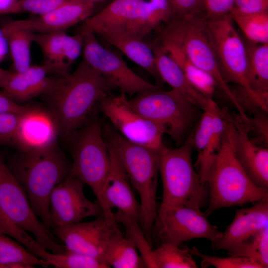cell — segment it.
I'll return each instance as SVG.
<instances>
[{
  "label": "cell",
  "instance_id": "25",
  "mask_svg": "<svg viewBox=\"0 0 268 268\" xmlns=\"http://www.w3.org/2000/svg\"><path fill=\"white\" fill-rule=\"evenodd\" d=\"M96 35L146 70L154 79L156 85L159 86L163 82L158 72L151 47L143 38L128 32L115 30H104Z\"/></svg>",
  "mask_w": 268,
  "mask_h": 268
},
{
  "label": "cell",
  "instance_id": "7",
  "mask_svg": "<svg viewBox=\"0 0 268 268\" xmlns=\"http://www.w3.org/2000/svg\"><path fill=\"white\" fill-rule=\"evenodd\" d=\"M193 134L176 148L164 146L159 172L162 182V204L201 209L208 197L207 184L201 182L192 160Z\"/></svg>",
  "mask_w": 268,
  "mask_h": 268
},
{
  "label": "cell",
  "instance_id": "24",
  "mask_svg": "<svg viewBox=\"0 0 268 268\" xmlns=\"http://www.w3.org/2000/svg\"><path fill=\"white\" fill-rule=\"evenodd\" d=\"M50 75L43 65H31L21 72L11 71L1 89L9 98L20 104L39 95L47 96L57 77Z\"/></svg>",
  "mask_w": 268,
  "mask_h": 268
},
{
  "label": "cell",
  "instance_id": "27",
  "mask_svg": "<svg viewBox=\"0 0 268 268\" xmlns=\"http://www.w3.org/2000/svg\"><path fill=\"white\" fill-rule=\"evenodd\" d=\"M104 260L114 268H143L146 264L133 241L120 231L115 233L106 247Z\"/></svg>",
  "mask_w": 268,
  "mask_h": 268
},
{
  "label": "cell",
  "instance_id": "35",
  "mask_svg": "<svg viewBox=\"0 0 268 268\" xmlns=\"http://www.w3.org/2000/svg\"><path fill=\"white\" fill-rule=\"evenodd\" d=\"M44 260L57 268H109L105 261L83 254L67 250L63 253L47 251Z\"/></svg>",
  "mask_w": 268,
  "mask_h": 268
},
{
  "label": "cell",
  "instance_id": "47",
  "mask_svg": "<svg viewBox=\"0 0 268 268\" xmlns=\"http://www.w3.org/2000/svg\"><path fill=\"white\" fill-rule=\"evenodd\" d=\"M9 53L7 38L2 29L0 28V62H1Z\"/></svg>",
  "mask_w": 268,
  "mask_h": 268
},
{
  "label": "cell",
  "instance_id": "29",
  "mask_svg": "<svg viewBox=\"0 0 268 268\" xmlns=\"http://www.w3.org/2000/svg\"><path fill=\"white\" fill-rule=\"evenodd\" d=\"M47 268L45 260L32 254L23 245L0 232V268Z\"/></svg>",
  "mask_w": 268,
  "mask_h": 268
},
{
  "label": "cell",
  "instance_id": "34",
  "mask_svg": "<svg viewBox=\"0 0 268 268\" xmlns=\"http://www.w3.org/2000/svg\"><path fill=\"white\" fill-rule=\"evenodd\" d=\"M169 0H146L144 15L137 32V36L144 38L161 23L172 18Z\"/></svg>",
  "mask_w": 268,
  "mask_h": 268
},
{
  "label": "cell",
  "instance_id": "18",
  "mask_svg": "<svg viewBox=\"0 0 268 268\" xmlns=\"http://www.w3.org/2000/svg\"><path fill=\"white\" fill-rule=\"evenodd\" d=\"M33 40L41 51L42 65L56 76L69 73L70 67L82 52L83 37L79 32L74 35L66 32L34 33Z\"/></svg>",
  "mask_w": 268,
  "mask_h": 268
},
{
  "label": "cell",
  "instance_id": "12",
  "mask_svg": "<svg viewBox=\"0 0 268 268\" xmlns=\"http://www.w3.org/2000/svg\"><path fill=\"white\" fill-rule=\"evenodd\" d=\"M83 60L115 88L131 96L157 85L149 83L133 71L118 53L102 45L96 34L81 25Z\"/></svg>",
  "mask_w": 268,
  "mask_h": 268
},
{
  "label": "cell",
  "instance_id": "36",
  "mask_svg": "<svg viewBox=\"0 0 268 268\" xmlns=\"http://www.w3.org/2000/svg\"><path fill=\"white\" fill-rule=\"evenodd\" d=\"M187 248L193 256H196L202 259L201 266L202 268L211 266L216 268H263L251 258L233 256L228 257L212 256L201 253L195 247L192 249Z\"/></svg>",
  "mask_w": 268,
  "mask_h": 268
},
{
  "label": "cell",
  "instance_id": "20",
  "mask_svg": "<svg viewBox=\"0 0 268 268\" xmlns=\"http://www.w3.org/2000/svg\"><path fill=\"white\" fill-rule=\"evenodd\" d=\"M234 125L233 147L239 164L257 186L268 189V149L249 135V127L240 120L230 119Z\"/></svg>",
  "mask_w": 268,
  "mask_h": 268
},
{
  "label": "cell",
  "instance_id": "8",
  "mask_svg": "<svg viewBox=\"0 0 268 268\" xmlns=\"http://www.w3.org/2000/svg\"><path fill=\"white\" fill-rule=\"evenodd\" d=\"M137 112L164 128L177 145L196 119L197 108L178 91H165L157 86L142 90L128 99Z\"/></svg>",
  "mask_w": 268,
  "mask_h": 268
},
{
  "label": "cell",
  "instance_id": "32",
  "mask_svg": "<svg viewBox=\"0 0 268 268\" xmlns=\"http://www.w3.org/2000/svg\"><path fill=\"white\" fill-rule=\"evenodd\" d=\"M154 268H197L193 255L187 249L179 246L162 243L152 250Z\"/></svg>",
  "mask_w": 268,
  "mask_h": 268
},
{
  "label": "cell",
  "instance_id": "10",
  "mask_svg": "<svg viewBox=\"0 0 268 268\" xmlns=\"http://www.w3.org/2000/svg\"><path fill=\"white\" fill-rule=\"evenodd\" d=\"M207 216L200 208L161 203L154 226L162 243L179 246L183 242L198 238L215 243L223 232L211 224Z\"/></svg>",
  "mask_w": 268,
  "mask_h": 268
},
{
  "label": "cell",
  "instance_id": "44",
  "mask_svg": "<svg viewBox=\"0 0 268 268\" xmlns=\"http://www.w3.org/2000/svg\"><path fill=\"white\" fill-rule=\"evenodd\" d=\"M235 0H203V11L207 19L230 15Z\"/></svg>",
  "mask_w": 268,
  "mask_h": 268
},
{
  "label": "cell",
  "instance_id": "2",
  "mask_svg": "<svg viewBox=\"0 0 268 268\" xmlns=\"http://www.w3.org/2000/svg\"><path fill=\"white\" fill-rule=\"evenodd\" d=\"M5 162L25 191L35 215L48 229L52 228L50 195L55 186L69 175L71 164L57 143L39 150H17Z\"/></svg>",
  "mask_w": 268,
  "mask_h": 268
},
{
  "label": "cell",
  "instance_id": "42",
  "mask_svg": "<svg viewBox=\"0 0 268 268\" xmlns=\"http://www.w3.org/2000/svg\"><path fill=\"white\" fill-rule=\"evenodd\" d=\"M23 113H0V146L15 147L18 126Z\"/></svg>",
  "mask_w": 268,
  "mask_h": 268
},
{
  "label": "cell",
  "instance_id": "50",
  "mask_svg": "<svg viewBox=\"0 0 268 268\" xmlns=\"http://www.w3.org/2000/svg\"><path fill=\"white\" fill-rule=\"evenodd\" d=\"M76 0L84 2L92 3L96 4V3L99 2L104 1V0Z\"/></svg>",
  "mask_w": 268,
  "mask_h": 268
},
{
  "label": "cell",
  "instance_id": "14",
  "mask_svg": "<svg viewBox=\"0 0 268 268\" xmlns=\"http://www.w3.org/2000/svg\"><path fill=\"white\" fill-rule=\"evenodd\" d=\"M85 183L68 175L57 184L50 197V216L52 228L81 222L87 217L103 215L100 203L89 200L84 193Z\"/></svg>",
  "mask_w": 268,
  "mask_h": 268
},
{
  "label": "cell",
  "instance_id": "45",
  "mask_svg": "<svg viewBox=\"0 0 268 268\" xmlns=\"http://www.w3.org/2000/svg\"><path fill=\"white\" fill-rule=\"evenodd\" d=\"M232 10L244 14L268 11V0H235Z\"/></svg>",
  "mask_w": 268,
  "mask_h": 268
},
{
  "label": "cell",
  "instance_id": "31",
  "mask_svg": "<svg viewBox=\"0 0 268 268\" xmlns=\"http://www.w3.org/2000/svg\"><path fill=\"white\" fill-rule=\"evenodd\" d=\"M230 16L248 41L256 44L268 43V11L244 14L232 10Z\"/></svg>",
  "mask_w": 268,
  "mask_h": 268
},
{
  "label": "cell",
  "instance_id": "21",
  "mask_svg": "<svg viewBox=\"0 0 268 268\" xmlns=\"http://www.w3.org/2000/svg\"><path fill=\"white\" fill-rule=\"evenodd\" d=\"M59 134L50 112L29 105L20 117L15 147L21 151L46 148L56 143Z\"/></svg>",
  "mask_w": 268,
  "mask_h": 268
},
{
  "label": "cell",
  "instance_id": "49",
  "mask_svg": "<svg viewBox=\"0 0 268 268\" xmlns=\"http://www.w3.org/2000/svg\"><path fill=\"white\" fill-rule=\"evenodd\" d=\"M11 71L0 67V88H1L8 77Z\"/></svg>",
  "mask_w": 268,
  "mask_h": 268
},
{
  "label": "cell",
  "instance_id": "1",
  "mask_svg": "<svg viewBox=\"0 0 268 268\" xmlns=\"http://www.w3.org/2000/svg\"><path fill=\"white\" fill-rule=\"evenodd\" d=\"M114 88L83 60L72 73L57 76L47 96L59 134L69 140L90 120L95 106Z\"/></svg>",
  "mask_w": 268,
  "mask_h": 268
},
{
  "label": "cell",
  "instance_id": "23",
  "mask_svg": "<svg viewBox=\"0 0 268 268\" xmlns=\"http://www.w3.org/2000/svg\"><path fill=\"white\" fill-rule=\"evenodd\" d=\"M110 168L104 188L105 201L110 208L138 219L140 215V203L136 200L127 175L117 155L108 145Z\"/></svg>",
  "mask_w": 268,
  "mask_h": 268
},
{
  "label": "cell",
  "instance_id": "26",
  "mask_svg": "<svg viewBox=\"0 0 268 268\" xmlns=\"http://www.w3.org/2000/svg\"><path fill=\"white\" fill-rule=\"evenodd\" d=\"M247 55V78L251 90L268 106V43L244 41Z\"/></svg>",
  "mask_w": 268,
  "mask_h": 268
},
{
  "label": "cell",
  "instance_id": "9",
  "mask_svg": "<svg viewBox=\"0 0 268 268\" xmlns=\"http://www.w3.org/2000/svg\"><path fill=\"white\" fill-rule=\"evenodd\" d=\"M0 206L17 226L34 235L39 244L53 253H63L64 245L56 241L54 235L33 212L23 188L8 168L0 152Z\"/></svg>",
  "mask_w": 268,
  "mask_h": 268
},
{
  "label": "cell",
  "instance_id": "38",
  "mask_svg": "<svg viewBox=\"0 0 268 268\" xmlns=\"http://www.w3.org/2000/svg\"><path fill=\"white\" fill-rule=\"evenodd\" d=\"M226 120L220 113H212V127L210 139L203 154L197 158L195 166L200 175L204 170L212 156L220 148L225 129Z\"/></svg>",
  "mask_w": 268,
  "mask_h": 268
},
{
  "label": "cell",
  "instance_id": "5",
  "mask_svg": "<svg viewBox=\"0 0 268 268\" xmlns=\"http://www.w3.org/2000/svg\"><path fill=\"white\" fill-rule=\"evenodd\" d=\"M102 133L119 159L131 184L139 196V225L151 244V233L157 212V177L162 149H153L133 143L111 125L105 126Z\"/></svg>",
  "mask_w": 268,
  "mask_h": 268
},
{
  "label": "cell",
  "instance_id": "16",
  "mask_svg": "<svg viewBox=\"0 0 268 268\" xmlns=\"http://www.w3.org/2000/svg\"><path fill=\"white\" fill-rule=\"evenodd\" d=\"M95 5L70 0L44 14L9 21L3 26L38 34L66 32L69 28L79 22H83L94 14Z\"/></svg>",
  "mask_w": 268,
  "mask_h": 268
},
{
  "label": "cell",
  "instance_id": "37",
  "mask_svg": "<svg viewBox=\"0 0 268 268\" xmlns=\"http://www.w3.org/2000/svg\"><path fill=\"white\" fill-rule=\"evenodd\" d=\"M235 256L251 258L263 268L268 267V226L258 231Z\"/></svg>",
  "mask_w": 268,
  "mask_h": 268
},
{
  "label": "cell",
  "instance_id": "48",
  "mask_svg": "<svg viewBox=\"0 0 268 268\" xmlns=\"http://www.w3.org/2000/svg\"><path fill=\"white\" fill-rule=\"evenodd\" d=\"M18 0H0V14H10Z\"/></svg>",
  "mask_w": 268,
  "mask_h": 268
},
{
  "label": "cell",
  "instance_id": "6",
  "mask_svg": "<svg viewBox=\"0 0 268 268\" xmlns=\"http://www.w3.org/2000/svg\"><path fill=\"white\" fill-rule=\"evenodd\" d=\"M68 140L71 142L72 163L70 175L88 185L100 203L104 218L117 226L114 214L107 205L104 188L110 168L108 144L99 122L90 120L76 131Z\"/></svg>",
  "mask_w": 268,
  "mask_h": 268
},
{
  "label": "cell",
  "instance_id": "3",
  "mask_svg": "<svg viewBox=\"0 0 268 268\" xmlns=\"http://www.w3.org/2000/svg\"><path fill=\"white\" fill-rule=\"evenodd\" d=\"M225 119L221 146L200 175L208 189L207 216L222 208L254 204L268 197V189L255 185L237 160L233 147L234 125Z\"/></svg>",
  "mask_w": 268,
  "mask_h": 268
},
{
  "label": "cell",
  "instance_id": "22",
  "mask_svg": "<svg viewBox=\"0 0 268 268\" xmlns=\"http://www.w3.org/2000/svg\"><path fill=\"white\" fill-rule=\"evenodd\" d=\"M149 42L158 72L163 82L168 83L197 108L213 112L220 111L212 98L205 96L193 86L177 64L159 43L153 40Z\"/></svg>",
  "mask_w": 268,
  "mask_h": 268
},
{
  "label": "cell",
  "instance_id": "13",
  "mask_svg": "<svg viewBox=\"0 0 268 268\" xmlns=\"http://www.w3.org/2000/svg\"><path fill=\"white\" fill-rule=\"evenodd\" d=\"M99 106L111 125L129 141L156 150H161L164 146V128L135 110L124 93L109 95L100 102Z\"/></svg>",
  "mask_w": 268,
  "mask_h": 268
},
{
  "label": "cell",
  "instance_id": "17",
  "mask_svg": "<svg viewBox=\"0 0 268 268\" xmlns=\"http://www.w3.org/2000/svg\"><path fill=\"white\" fill-rule=\"evenodd\" d=\"M268 226V197L250 207L236 210L231 223L221 238L211 243L214 250H225L235 256L245 244L258 231Z\"/></svg>",
  "mask_w": 268,
  "mask_h": 268
},
{
  "label": "cell",
  "instance_id": "40",
  "mask_svg": "<svg viewBox=\"0 0 268 268\" xmlns=\"http://www.w3.org/2000/svg\"><path fill=\"white\" fill-rule=\"evenodd\" d=\"M70 0H18L10 14L28 12L35 16L47 13Z\"/></svg>",
  "mask_w": 268,
  "mask_h": 268
},
{
  "label": "cell",
  "instance_id": "41",
  "mask_svg": "<svg viewBox=\"0 0 268 268\" xmlns=\"http://www.w3.org/2000/svg\"><path fill=\"white\" fill-rule=\"evenodd\" d=\"M204 111L197 128L193 134V147L198 152V158L201 157L205 151L212 134V113Z\"/></svg>",
  "mask_w": 268,
  "mask_h": 268
},
{
  "label": "cell",
  "instance_id": "43",
  "mask_svg": "<svg viewBox=\"0 0 268 268\" xmlns=\"http://www.w3.org/2000/svg\"><path fill=\"white\" fill-rule=\"evenodd\" d=\"M169 1L172 18L204 13L203 0H169Z\"/></svg>",
  "mask_w": 268,
  "mask_h": 268
},
{
  "label": "cell",
  "instance_id": "15",
  "mask_svg": "<svg viewBox=\"0 0 268 268\" xmlns=\"http://www.w3.org/2000/svg\"><path fill=\"white\" fill-rule=\"evenodd\" d=\"M67 250L104 260L107 244L113 235L120 231L111 224L103 215L88 222H79L54 229Z\"/></svg>",
  "mask_w": 268,
  "mask_h": 268
},
{
  "label": "cell",
  "instance_id": "39",
  "mask_svg": "<svg viewBox=\"0 0 268 268\" xmlns=\"http://www.w3.org/2000/svg\"><path fill=\"white\" fill-rule=\"evenodd\" d=\"M0 232L15 239L32 254L40 257L45 252L35 239L12 222L0 206Z\"/></svg>",
  "mask_w": 268,
  "mask_h": 268
},
{
  "label": "cell",
  "instance_id": "30",
  "mask_svg": "<svg viewBox=\"0 0 268 268\" xmlns=\"http://www.w3.org/2000/svg\"><path fill=\"white\" fill-rule=\"evenodd\" d=\"M7 38L14 71L21 72L31 65V47L34 33L23 29L1 27Z\"/></svg>",
  "mask_w": 268,
  "mask_h": 268
},
{
  "label": "cell",
  "instance_id": "33",
  "mask_svg": "<svg viewBox=\"0 0 268 268\" xmlns=\"http://www.w3.org/2000/svg\"><path fill=\"white\" fill-rule=\"evenodd\" d=\"M114 217L116 222H120L124 225L126 237L134 243L146 267L154 268L152 258L153 249L139 225L138 219L119 211L114 214Z\"/></svg>",
  "mask_w": 268,
  "mask_h": 268
},
{
  "label": "cell",
  "instance_id": "28",
  "mask_svg": "<svg viewBox=\"0 0 268 268\" xmlns=\"http://www.w3.org/2000/svg\"><path fill=\"white\" fill-rule=\"evenodd\" d=\"M157 43L177 64L193 86L205 96L212 98L216 89L218 88L215 79L196 66L177 47Z\"/></svg>",
  "mask_w": 268,
  "mask_h": 268
},
{
  "label": "cell",
  "instance_id": "11",
  "mask_svg": "<svg viewBox=\"0 0 268 268\" xmlns=\"http://www.w3.org/2000/svg\"><path fill=\"white\" fill-rule=\"evenodd\" d=\"M218 67L225 81L242 88L265 105L249 85L246 48L230 15L208 19Z\"/></svg>",
  "mask_w": 268,
  "mask_h": 268
},
{
  "label": "cell",
  "instance_id": "19",
  "mask_svg": "<svg viewBox=\"0 0 268 268\" xmlns=\"http://www.w3.org/2000/svg\"><path fill=\"white\" fill-rule=\"evenodd\" d=\"M146 3V0H113L82 25L96 35L104 30H115L137 36Z\"/></svg>",
  "mask_w": 268,
  "mask_h": 268
},
{
  "label": "cell",
  "instance_id": "4",
  "mask_svg": "<svg viewBox=\"0 0 268 268\" xmlns=\"http://www.w3.org/2000/svg\"><path fill=\"white\" fill-rule=\"evenodd\" d=\"M154 41L172 45L196 66L211 75L238 111L241 118L247 115L235 99L231 88L220 71L214 43L204 13L175 17L158 26L153 31Z\"/></svg>",
  "mask_w": 268,
  "mask_h": 268
},
{
  "label": "cell",
  "instance_id": "46",
  "mask_svg": "<svg viewBox=\"0 0 268 268\" xmlns=\"http://www.w3.org/2000/svg\"><path fill=\"white\" fill-rule=\"evenodd\" d=\"M29 105L22 106L9 98L2 91H0V113L24 112Z\"/></svg>",
  "mask_w": 268,
  "mask_h": 268
}]
</instances>
